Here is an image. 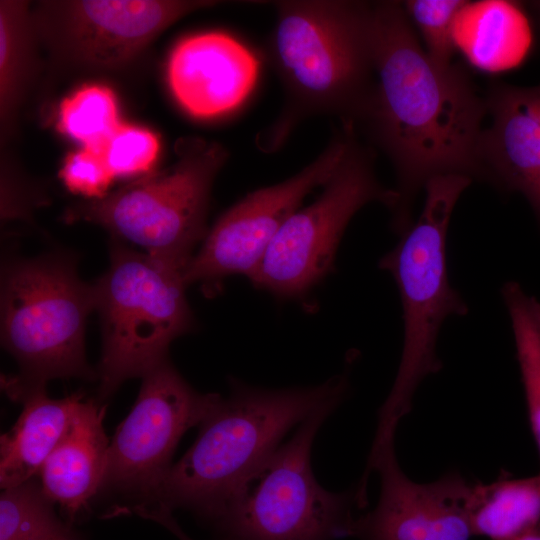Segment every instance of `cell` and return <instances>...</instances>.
<instances>
[{
    "label": "cell",
    "instance_id": "obj_8",
    "mask_svg": "<svg viewBox=\"0 0 540 540\" xmlns=\"http://www.w3.org/2000/svg\"><path fill=\"white\" fill-rule=\"evenodd\" d=\"M342 401L303 422L238 487L210 522L221 540H335L350 536L357 488L334 493L315 479L311 449L318 430Z\"/></svg>",
    "mask_w": 540,
    "mask_h": 540
},
{
    "label": "cell",
    "instance_id": "obj_7",
    "mask_svg": "<svg viewBox=\"0 0 540 540\" xmlns=\"http://www.w3.org/2000/svg\"><path fill=\"white\" fill-rule=\"evenodd\" d=\"M216 141L188 137L178 141L176 160L97 200L67 209V222L85 221L113 238L136 244L145 253L186 270L207 232L213 183L228 160Z\"/></svg>",
    "mask_w": 540,
    "mask_h": 540
},
{
    "label": "cell",
    "instance_id": "obj_10",
    "mask_svg": "<svg viewBox=\"0 0 540 540\" xmlns=\"http://www.w3.org/2000/svg\"><path fill=\"white\" fill-rule=\"evenodd\" d=\"M356 133L352 123L341 122L323 151L298 173L250 192L225 211L189 262L186 284L199 283L205 295L214 296L227 277L250 278L286 220L335 171Z\"/></svg>",
    "mask_w": 540,
    "mask_h": 540
},
{
    "label": "cell",
    "instance_id": "obj_28",
    "mask_svg": "<svg viewBox=\"0 0 540 540\" xmlns=\"http://www.w3.org/2000/svg\"><path fill=\"white\" fill-rule=\"evenodd\" d=\"M46 540H74L73 536L70 534L69 529L66 530L46 539Z\"/></svg>",
    "mask_w": 540,
    "mask_h": 540
},
{
    "label": "cell",
    "instance_id": "obj_12",
    "mask_svg": "<svg viewBox=\"0 0 540 540\" xmlns=\"http://www.w3.org/2000/svg\"><path fill=\"white\" fill-rule=\"evenodd\" d=\"M215 1L69 0L41 4L35 32L64 62L114 69L137 58L165 29Z\"/></svg>",
    "mask_w": 540,
    "mask_h": 540
},
{
    "label": "cell",
    "instance_id": "obj_4",
    "mask_svg": "<svg viewBox=\"0 0 540 540\" xmlns=\"http://www.w3.org/2000/svg\"><path fill=\"white\" fill-rule=\"evenodd\" d=\"M471 182L470 177L455 173L428 180L419 217L379 260V267L393 276L398 287L404 340L394 383L378 412L373 450L395 439L400 420L412 409L418 386L442 368L436 344L444 320L468 312L449 281L446 242L452 212Z\"/></svg>",
    "mask_w": 540,
    "mask_h": 540
},
{
    "label": "cell",
    "instance_id": "obj_20",
    "mask_svg": "<svg viewBox=\"0 0 540 540\" xmlns=\"http://www.w3.org/2000/svg\"><path fill=\"white\" fill-rule=\"evenodd\" d=\"M514 335L528 419L540 454V301L515 281L501 289Z\"/></svg>",
    "mask_w": 540,
    "mask_h": 540
},
{
    "label": "cell",
    "instance_id": "obj_16",
    "mask_svg": "<svg viewBox=\"0 0 540 540\" xmlns=\"http://www.w3.org/2000/svg\"><path fill=\"white\" fill-rule=\"evenodd\" d=\"M83 400L66 432L40 469V484L71 520L102 488L109 449L105 406Z\"/></svg>",
    "mask_w": 540,
    "mask_h": 540
},
{
    "label": "cell",
    "instance_id": "obj_22",
    "mask_svg": "<svg viewBox=\"0 0 540 540\" xmlns=\"http://www.w3.org/2000/svg\"><path fill=\"white\" fill-rule=\"evenodd\" d=\"M53 504L33 479L3 489L0 540H46L66 530Z\"/></svg>",
    "mask_w": 540,
    "mask_h": 540
},
{
    "label": "cell",
    "instance_id": "obj_6",
    "mask_svg": "<svg viewBox=\"0 0 540 540\" xmlns=\"http://www.w3.org/2000/svg\"><path fill=\"white\" fill-rule=\"evenodd\" d=\"M184 275L112 238L109 267L92 283L102 332L99 400L168 359L172 341L194 328Z\"/></svg>",
    "mask_w": 540,
    "mask_h": 540
},
{
    "label": "cell",
    "instance_id": "obj_26",
    "mask_svg": "<svg viewBox=\"0 0 540 540\" xmlns=\"http://www.w3.org/2000/svg\"><path fill=\"white\" fill-rule=\"evenodd\" d=\"M153 521L161 524L171 533H173L179 540H193L191 539L178 525L176 520L172 516V512L167 510H160L153 515Z\"/></svg>",
    "mask_w": 540,
    "mask_h": 540
},
{
    "label": "cell",
    "instance_id": "obj_13",
    "mask_svg": "<svg viewBox=\"0 0 540 540\" xmlns=\"http://www.w3.org/2000/svg\"><path fill=\"white\" fill-rule=\"evenodd\" d=\"M375 470L380 476L376 507L354 519L350 536L359 540H470L469 519L472 484L451 471L435 481L418 483L401 469L388 441L369 454L357 486L362 505H367V481Z\"/></svg>",
    "mask_w": 540,
    "mask_h": 540
},
{
    "label": "cell",
    "instance_id": "obj_27",
    "mask_svg": "<svg viewBox=\"0 0 540 540\" xmlns=\"http://www.w3.org/2000/svg\"><path fill=\"white\" fill-rule=\"evenodd\" d=\"M515 540H540V526Z\"/></svg>",
    "mask_w": 540,
    "mask_h": 540
},
{
    "label": "cell",
    "instance_id": "obj_29",
    "mask_svg": "<svg viewBox=\"0 0 540 540\" xmlns=\"http://www.w3.org/2000/svg\"><path fill=\"white\" fill-rule=\"evenodd\" d=\"M528 6L530 7L531 11L536 15L540 23V1L528 2Z\"/></svg>",
    "mask_w": 540,
    "mask_h": 540
},
{
    "label": "cell",
    "instance_id": "obj_21",
    "mask_svg": "<svg viewBox=\"0 0 540 540\" xmlns=\"http://www.w3.org/2000/svg\"><path fill=\"white\" fill-rule=\"evenodd\" d=\"M121 123L116 95L103 84H85L59 106L58 130L84 148L101 152Z\"/></svg>",
    "mask_w": 540,
    "mask_h": 540
},
{
    "label": "cell",
    "instance_id": "obj_19",
    "mask_svg": "<svg viewBox=\"0 0 540 540\" xmlns=\"http://www.w3.org/2000/svg\"><path fill=\"white\" fill-rule=\"evenodd\" d=\"M36 35L28 4L0 2V115L6 128L26 91L33 69Z\"/></svg>",
    "mask_w": 540,
    "mask_h": 540
},
{
    "label": "cell",
    "instance_id": "obj_18",
    "mask_svg": "<svg viewBox=\"0 0 540 540\" xmlns=\"http://www.w3.org/2000/svg\"><path fill=\"white\" fill-rule=\"evenodd\" d=\"M468 508L473 536L515 540L540 526V473L472 484Z\"/></svg>",
    "mask_w": 540,
    "mask_h": 540
},
{
    "label": "cell",
    "instance_id": "obj_5",
    "mask_svg": "<svg viewBox=\"0 0 540 540\" xmlns=\"http://www.w3.org/2000/svg\"><path fill=\"white\" fill-rule=\"evenodd\" d=\"M76 264L75 254L58 251L13 259L2 269L1 341L20 368L2 377V387L14 401L45 389L51 379L97 376L84 341L94 290Z\"/></svg>",
    "mask_w": 540,
    "mask_h": 540
},
{
    "label": "cell",
    "instance_id": "obj_1",
    "mask_svg": "<svg viewBox=\"0 0 540 540\" xmlns=\"http://www.w3.org/2000/svg\"><path fill=\"white\" fill-rule=\"evenodd\" d=\"M375 79L355 124L391 161L399 202L392 227L412 223L411 204L441 174L485 178L479 160L486 100L464 71L426 54L402 2L372 3Z\"/></svg>",
    "mask_w": 540,
    "mask_h": 540
},
{
    "label": "cell",
    "instance_id": "obj_2",
    "mask_svg": "<svg viewBox=\"0 0 540 540\" xmlns=\"http://www.w3.org/2000/svg\"><path fill=\"white\" fill-rule=\"evenodd\" d=\"M274 6L268 54L285 98L256 138L265 153L279 150L312 116H336L355 126L375 79L372 3L287 0Z\"/></svg>",
    "mask_w": 540,
    "mask_h": 540
},
{
    "label": "cell",
    "instance_id": "obj_14",
    "mask_svg": "<svg viewBox=\"0 0 540 540\" xmlns=\"http://www.w3.org/2000/svg\"><path fill=\"white\" fill-rule=\"evenodd\" d=\"M256 55L221 31L182 38L171 50L167 81L179 106L196 119H212L238 109L259 77Z\"/></svg>",
    "mask_w": 540,
    "mask_h": 540
},
{
    "label": "cell",
    "instance_id": "obj_17",
    "mask_svg": "<svg viewBox=\"0 0 540 540\" xmlns=\"http://www.w3.org/2000/svg\"><path fill=\"white\" fill-rule=\"evenodd\" d=\"M80 392L62 399L49 398L45 389L22 397L23 409L13 427L0 439L1 488L16 486L39 474L77 409Z\"/></svg>",
    "mask_w": 540,
    "mask_h": 540
},
{
    "label": "cell",
    "instance_id": "obj_9",
    "mask_svg": "<svg viewBox=\"0 0 540 540\" xmlns=\"http://www.w3.org/2000/svg\"><path fill=\"white\" fill-rule=\"evenodd\" d=\"M317 198L283 224L255 272L252 284L282 299L307 295L333 268L337 248L353 216L379 202L392 213L399 195L384 187L374 171L370 149L351 140L339 165Z\"/></svg>",
    "mask_w": 540,
    "mask_h": 540
},
{
    "label": "cell",
    "instance_id": "obj_24",
    "mask_svg": "<svg viewBox=\"0 0 540 540\" xmlns=\"http://www.w3.org/2000/svg\"><path fill=\"white\" fill-rule=\"evenodd\" d=\"M101 152L115 178L142 177L158 159L160 140L148 128L122 122Z\"/></svg>",
    "mask_w": 540,
    "mask_h": 540
},
{
    "label": "cell",
    "instance_id": "obj_3",
    "mask_svg": "<svg viewBox=\"0 0 540 540\" xmlns=\"http://www.w3.org/2000/svg\"><path fill=\"white\" fill-rule=\"evenodd\" d=\"M200 424L195 442L142 505L185 508L210 523L285 434L349 388L339 374L312 387L264 389L236 379Z\"/></svg>",
    "mask_w": 540,
    "mask_h": 540
},
{
    "label": "cell",
    "instance_id": "obj_23",
    "mask_svg": "<svg viewBox=\"0 0 540 540\" xmlns=\"http://www.w3.org/2000/svg\"><path fill=\"white\" fill-rule=\"evenodd\" d=\"M465 0H409L402 2L404 11L421 36L424 50L440 65H451L457 48L455 29Z\"/></svg>",
    "mask_w": 540,
    "mask_h": 540
},
{
    "label": "cell",
    "instance_id": "obj_11",
    "mask_svg": "<svg viewBox=\"0 0 540 540\" xmlns=\"http://www.w3.org/2000/svg\"><path fill=\"white\" fill-rule=\"evenodd\" d=\"M220 398L193 389L169 358L147 372L131 411L109 443L101 489L145 502L173 465L182 435L200 425Z\"/></svg>",
    "mask_w": 540,
    "mask_h": 540
},
{
    "label": "cell",
    "instance_id": "obj_25",
    "mask_svg": "<svg viewBox=\"0 0 540 540\" xmlns=\"http://www.w3.org/2000/svg\"><path fill=\"white\" fill-rule=\"evenodd\" d=\"M59 177L70 192L90 200L105 197L115 179L102 152L84 147L65 157Z\"/></svg>",
    "mask_w": 540,
    "mask_h": 540
},
{
    "label": "cell",
    "instance_id": "obj_15",
    "mask_svg": "<svg viewBox=\"0 0 540 540\" xmlns=\"http://www.w3.org/2000/svg\"><path fill=\"white\" fill-rule=\"evenodd\" d=\"M486 104L491 123L479 143L485 179L527 197L540 168V85H498Z\"/></svg>",
    "mask_w": 540,
    "mask_h": 540
}]
</instances>
